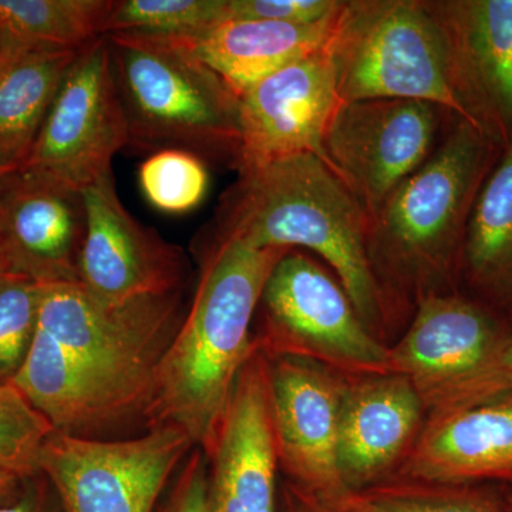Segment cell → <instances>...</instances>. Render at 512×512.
<instances>
[{
  "instance_id": "6da1fadb",
  "label": "cell",
  "mask_w": 512,
  "mask_h": 512,
  "mask_svg": "<svg viewBox=\"0 0 512 512\" xmlns=\"http://www.w3.org/2000/svg\"><path fill=\"white\" fill-rule=\"evenodd\" d=\"M288 252L215 237L190 311L158 363L148 427L173 424L207 450L239 373L258 348L251 323L266 281Z\"/></svg>"
},
{
  "instance_id": "7a4b0ae2",
  "label": "cell",
  "mask_w": 512,
  "mask_h": 512,
  "mask_svg": "<svg viewBox=\"0 0 512 512\" xmlns=\"http://www.w3.org/2000/svg\"><path fill=\"white\" fill-rule=\"evenodd\" d=\"M369 220L338 175L305 154L239 174L222 198L217 237L256 248L309 249L335 271L357 315L375 333L387 301L367 251Z\"/></svg>"
},
{
  "instance_id": "3957f363",
  "label": "cell",
  "mask_w": 512,
  "mask_h": 512,
  "mask_svg": "<svg viewBox=\"0 0 512 512\" xmlns=\"http://www.w3.org/2000/svg\"><path fill=\"white\" fill-rule=\"evenodd\" d=\"M501 148L463 119L369 220L367 251L377 279L389 274L419 291L440 289L461 268L474 202Z\"/></svg>"
},
{
  "instance_id": "277c9868",
  "label": "cell",
  "mask_w": 512,
  "mask_h": 512,
  "mask_svg": "<svg viewBox=\"0 0 512 512\" xmlns=\"http://www.w3.org/2000/svg\"><path fill=\"white\" fill-rule=\"evenodd\" d=\"M111 69L131 150H181L234 165L239 97L217 73L170 40L109 33Z\"/></svg>"
},
{
  "instance_id": "5b68a950",
  "label": "cell",
  "mask_w": 512,
  "mask_h": 512,
  "mask_svg": "<svg viewBox=\"0 0 512 512\" xmlns=\"http://www.w3.org/2000/svg\"><path fill=\"white\" fill-rule=\"evenodd\" d=\"M328 50L340 100L427 101L461 119L443 40L426 3L346 2Z\"/></svg>"
},
{
  "instance_id": "8992f818",
  "label": "cell",
  "mask_w": 512,
  "mask_h": 512,
  "mask_svg": "<svg viewBox=\"0 0 512 512\" xmlns=\"http://www.w3.org/2000/svg\"><path fill=\"white\" fill-rule=\"evenodd\" d=\"M181 291L107 305L80 284L46 285L37 326L147 416L158 363L183 322Z\"/></svg>"
},
{
  "instance_id": "52a82bcc",
  "label": "cell",
  "mask_w": 512,
  "mask_h": 512,
  "mask_svg": "<svg viewBox=\"0 0 512 512\" xmlns=\"http://www.w3.org/2000/svg\"><path fill=\"white\" fill-rule=\"evenodd\" d=\"M268 357L315 360L348 377L389 375V348L376 338L339 281L302 252L282 256L262 292Z\"/></svg>"
},
{
  "instance_id": "ba28073f",
  "label": "cell",
  "mask_w": 512,
  "mask_h": 512,
  "mask_svg": "<svg viewBox=\"0 0 512 512\" xmlns=\"http://www.w3.org/2000/svg\"><path fill=\"white\" fill-rule=\"evenodd\" d=\"M194 444L173 424L131 440H97L55 431L40 457L63 512H154L168 480Z\"/></svg>"
},
{
  "instance_id": "9c48e42d",
  "label": "cell",
  "mask_w": 512,
  "mask_h": 512,
  "mask_svg": "<svg viewBox=\"0 0 512 512\" xmlns=\"http://www.w3.org/2000/svg\"><path fill=\"white\" fill-rule=\"evenodd\" d=\"M127 143L126 117L103 36L74 60L20 168L83 191L113 173V158Z\"/></svg>"
},
{
  "instance_id": "30bf717a",
  "label": "cell",
  "mask_w": 512,
  "mask_h": 512,
  "mask_svg": "<svg viewBox=\"0 0 512 512\" xmlns=\"http://www.w3.org/2000/svg\"><path fill=\"white\" fill-rule=\"evenodd\" d=\"M440 107L427 101H342L325 134L330 170L375 215L400 184L433 153Z\"/></svg>"
},
{
  "instance_id": "8fae6325",
  "label": "cell",
  "mask_w": 512,
  "mask_h": 512,
  "mask_svg": "<svg viewBox=\"0 0 512 512\" xmlns=\"http://www.w3.org/2000/svg\"><path fill=\"white\" fill-rule=\"evenodd\" d=\"M268 359L279 468L289 483L342 508L350 495L338 466L340 407L348 376L303 357Z\"/></svg>"
},
{
  "instance_id": "7c38bea8",
  "label": "cell",
  "mask_w": 512,
  "mask_h": 512,
  "mask_svg": "<svg viewBox=\"0 0 512 512\" xmlns=\"http://www.w3.org/2000/svg\"><path fill=\"white\" fill-rule=\"evenodd\" d=\"M340 103L328 46L256 83L239 96L234 167L242 174L305 154L329 167L323 143Z\"/></svg>"
},
{
  "instance_id": "4fadbf2b",
  "label": "cell",
  "mask_w": 512,
  "mask_h": 512,
  "mask_svg": "<svg viewBox=\"0 0 512 512\" xmlns=\"http://www.w3.org/2000/svg\"><path fill=\"white\" fill-rule=\"evenodd\" d=\"M424 3L443 40L461 119L503 150L512 136V0Z\"/></svg>"
},
{
  "instance_id": "5bb4252c",
  "label": "cell",
  "mask_w": 512,
  "mask_h": 512,
  "mask_svg": "<svg viewBox=\"0 0 512 512\" xmlns=\"http://www.w3.org/2000/svg\"><path fill=\"white\" fill-rule=\"evenodd\" d=\"M82 194L87 224L79 284L90 295L107 305H120L181 291L183 251L127 211L113 173L84 188Z\"/></svg>"
},
{
  "instance_id": "9a60e30c",
  "label": "cell",
  "mask_w": 512,
  "mask_h": 512,
  "mask_svg": "<svg viewBox=\"0 0 512 512\" xmlns=\"http://www.w3.org/2000/svg\"><path fill=\"white\" fill-rule=\"evenodd\" d=\"M204 453L208 512H278L269 359L259 343L242 367L227 412Z\"/></svg>"
},
{
  "instance_id": "2e32d148",
  "label": "cell",
  "mask_w": 512,
  "mask_h": 512,
  "mask_svg": "<svg viewBox=\"0 0 512 512\" xmlns=\"http://www.w3.org/2000/svg\"><path fill=\"white\" fill-rule=\"evenodd\" d=\"M86 224L82 191L23 168L0 181V248L13 275L79 284Z\"/></svg>"
},
{
  "instance_id": "e0dca14e",
  "label": "cell",
  "mask_w": 512,
  "mask_h": 512,
  "mask_svg": "<svg viewBox=\"0 0 512 512\" xmlns=\"http://www.w3.org/2000/svg\"><path fill=\"white\" fill-rule=\"evenodd\" d=\"M424 412L423 397L407 377H346L338 466L350 494L387 481L419 437Z\"/></svg>"
},
{
  "instance_id": "ac0fdd59",
  "label": "cell",
  "mask_w": 512,
  "mask_h": 512,
  "mask_svg": "<svg viewBox=\"0 0 512 512\" xmlns=\"http://www.w3.org/2000/svg\"><path fill=\"white\" fill-rule=\"evenodd\" d=\"M500 315L456 293H430L417 303L406 335L389 348V373L407 377L420 394L480 365L507 335Z\"/></svg>"
},
{
  "instance_id": "d6986e66",
  "label": "cell",
  "mask_w": 512,
  "mask_h": 512,
  "mask_svg": "<svg viewBox=\"0 0 512 512\" xmlns=\"http://www.w3.org/2000/svg\"><path fill=\"white\" fill-rule=\"evenodd\" d=\"M400 478L512 487V394L456 412L431 414L404 458Z\"/></svg>"
},
{
  "instance_id": "ffe728a7",
  "label": "cell",
  "mask_w": 512,
  "mask_h": 512,
  "mask_svg": "<svg viewBox=\"0 0 512 512\" xmlns=\"http://www.w3.org/2000/svg\"><path fill=\"white\" fill-rule=\"evenodd\" d=\"M56 431L92 439L138 414L126 399L87 372L37 326L25 362L12 382Z\"/></svg>"
},
{
  "instance_id": "44dd1931",
  "label": "cell",
  "mask_w": 512,
  "mask_h": 512,
  "mask_svg": "<svg viewBox=\"0 0 512 512\" xmlns=\"http://www.w3.org/2000/svg\"><path fill=\"white\" fill-rule=\"evenodd\" d=\"M340 13L316 23L228 19L197 39L174 43L207 64L239 97L271 74L325 49Z\"/></svg>"
},
{
  "instance_id": "7402d4cb",
  "label": "cell",
  "mask_w": 512,
  "mask_h": 512,
  "mask_svg": "<svg viewBox=\"0 0 512 512\" xmlns=\"http://www.w3.org/2000/svg\"><path fill=\"white\" fill-rule=\"evenodd\" d=\"M460 271L485 306L512 316V136L474 202Z\"/></svg>"
},
{
  "instance_id": "603a6c76",
  "label": "cell",
  "mask_w": 512,
  "mask_h": 512,
  "mask_svg": "<svg viewBox=\"0 0 512 512\" xmlns=\"http://www.w3.org/2000/svg\"><path fill=\"white\" fill-rule=\"evenodd\" d=\"M84 49V47H83ZM80 50H35L0 62V158L28 160L64 77Z\"/></svg>"
},
{
  "instance_id": "cb8c5ba5",
  "label": "cell",
  "mask_w": 512,
  "mask_h": 512,
  "mask_svg": "<svg viewBox=\"0 0 512 512\" xmlns=\"http://www.w3.org/2000/svg\"><path fill=\"white\" fill-rule=\"evenodd\" d=\"M111 0H0V62L35 50H80L106 36Z\"/></svg>"
},
{
  "instance_id": "d4e9b609",
  "label": "cell",
  "mask_w": 512,
  "mask_h": 512,
  "mask_svg": "<svg viewBox=\"0 0 512 512\" xmlns=\"http://www.w3.org/2000/svg\"><path fill=\"white\" fill-rule=\"evenodd\" d=\"M345 512H505L503 494L470 484L406 480L373 485L349 495Z\"/></svg>"
},
{
  "instance_id": "484cf974",
  "label": "cell",
  "mask_w": 512,
  "mask_h": 512,
  "mask_svg": "<svg viewBox=\"0 0 512 512\" xmlns=\"http://www.w3.org/2000/svg\"><path fill=\"white\" fill-rule=\"evenodd\" d=\"M228 20L227 0H120L107 22L109 33H130L184 43Z\"/></svg>"
},
{
  "instance_id": "4316f807",
  "label": "cell",
  "mask_w": 512,
  "mask_h": 512,
  "mask_svg": "<svg viewBox=\"0 0 512 512\" xmlns=\"http://www.w3.org/2000/svg\"><path fill=\"white\" fill-rule=\"evenodd\" d=\"M55 427L13 383H0V470L16 477L40 474V457Z\"/></svg>"
},
{
  "instance_id": "83f0119b",
  "label": "cell",
  "mask_w": 512,
  "mask_h": 512,
  "mask_svg": "<svg viewBox=\"0 0 512 512\" xmlns=\"http://www.w3.org/2000/svg\"><path fill=\"white\" fill-rule=\"evenodd\" d=\"M147 201L168 214L195 210L207 195L210 175L200 157L181 150L151 154L138 170Z\"/></svg>"
},
{
  "instance_id": "f1b7e54d",
  "label": "cell",
  "mask_w": 512,
  "mask_h": 512,
  "mask_svg": "<svg viewBox=\"0 0 512 512\" xmlns=\"http://www.w3.org/2000/svg\"><path fill=\"white\" fill-rule=\"evenodd\" d=\"M45 286L22 276L0 282V383H10L32 345Z\"/></svg>"
},
{
  "instance_id": "f546056e",
  "label": "cell",
  "mask_w": 512,
  "mask_h": 512,
  "mask_svg": "<svg viewBox=\"0 0 512 512\" xmlns=\"http://www.w3.org/2000/svg\"><path fill=\"white\" fill-rule=\"evenodd\" d=\"M512 394V333L466 375L421 394L431 414L456 412Z\"/></svg>"
},
{
  "instance_id": "4dcf8cb0",
  "label": "cell",
  "mask_w": 512,
  "mask_h": 512,
  "mask_svg": "<svg viewBox=\"0 0 512 512\" xmlns=\"http://www.w3.org/2000/svg\"><path fill=\"white\" fill-rule=\"evenodd\" d=\"M345 6L340 0H227L228 19L316 23L333 18Z\"/></svg>"
},
{
  "instance_id": "1f68e13d",
  "label": "cell",
  "mask_w": 512,
  "mask_h": 512,
  "mask_svg": "<svg viewBox=\"0 0 512 512\" xmlns=\"http://www.w3.org/2000/svg\"><path fill=\"white\" fill-rule=\"evenodd\" d=\"M158 512H208V460L192 448Z\"/></svg>"
},
{
  "instance_id": "d6a6232c",
  "label": "cell",
  "mask_w": 512,
  "mask_h": 512,
  "mask_svg": "<svg viewBox=\"0 0 512 512\" xmlns=\"http://www.w3.org/2000/svg\"><path fill=\"white\" fill-rule=\"evenodd\" d=\"M0 512H63L52 484L43 474L25 478L12 498L0 504Z\"/></svg>"
},
{
  "instance_id": "836d02e7",
  "label": "cell",
  "mask_w": 512,
  "mask_h": 512,
  "mask_svg": "<svg viewBox=\"0 0 512 512\" xmlns=\"http://www.w3.org/2000/svg\"><path fill=\"white\" fill-rule=\"evenodd\" d=\"M285 512H345L338 507L323 503L315 495L306 493L298 485L286 483L284 488Z\"/></svg>"
},
{
  "instance_id": "e575fe53",
  "label": "cell",
  "mask_w": 512,
  "mask_h": 512,
  "mask_svg": "<svg viewBox=\"0 0 512 512\" xmlns=\"http://www.w3.org/2000/svg\"><path fill=\"white\" fill-rule=\"evenodd\" d=\"M22 478L10 474L8 471L0 470V504L8 501L19 490Z\"/></svg>"
},
{
  "instance_id": "d590c367",
  "label": "cell",
  "mask_w": 512,
  "mask_h": 512,
  "mask_svg": "<svg viewBox=\"0 0 512 512\" xmlns=\"http://www.w3.org/2000/svg\"><path fill=\"white\" fill-rule=\"evenodd\" d=\"M10 276H15L10 271L8 261H6L5 254H3L2 248H0V282L5 281V279L10 278Z\"/></svg>"
},
{
  "instance_id": "8d00e7d4",
  "label": "cell",
  "mask_w": 512,
  "mask_h": 512,
  "mask_svg": "<svg viewBox=\"0 0 512 512\" xmlns=\"http://www.w3.org/2000/svg\"><path fill=\"white\" fill-rule=\"evenodd\" d=\"M18 170V168L10 167V165L6 164L5 161L0 158V181L3 180V178L6 177L9 173H12V171Z\"/></svg>"
},
{
  "instance_id": "74e56055",
  "label": "cell",
  "mask_w": 512,
  "mask_h": 512,
  "mask_svg": "<svg viewBox=\"0 0 512 512\" xmlns=\"http://www.w3.org/2000/svg\"><path fill=\"white\" fill-rule=\"evenodd\" d=\"M501 494H503L505 512H512V490H508L507 493Z\"/></svg>"
}]
</instances>
